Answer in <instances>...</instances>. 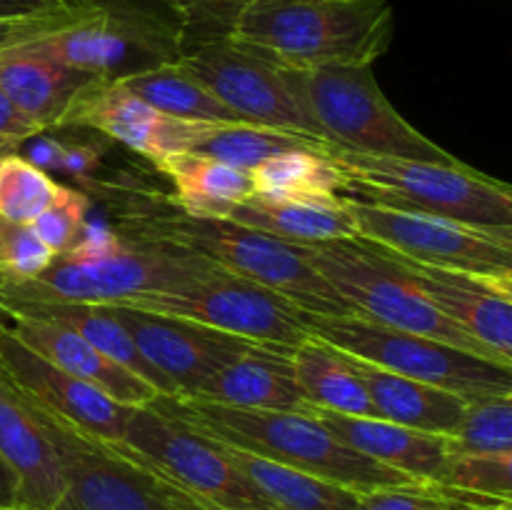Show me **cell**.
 I'll list each match as a JSON object with an SVG mask.
<instances>
[{"mask_svg":"<svg viewBox=\"0 0 512 510\" xmlns=\"http://www.w3.org/2000/svg\"><path fill=\"white\" fill-rule=\"evenodd\" d=\"M173 0H58L0 20V45L35 50L103 83H120L183 55Z\"/></svg>","mask_w":512,"mask_h":510,"instance_id":"6da1fadb","label":"cell"},{"mask_svg":"<svg viewBox=\"0 0 512 510\" xmlns=\"http://www.w3.org/2000/svg\"><path fill=\"white\" fill-rule=\"evenodd\" d=\"M213 270L218 265L178 245L140 240L118 225L88 220L78 243L55 255L38 278L0 280V298L115 305L145 293H178Z\"/></svg>","mask_w":512,"mask_h":510,"instance_id":"7a4b0ae2","label":"cell"},{"mask_svg":"<svg viewBox=\"0 0 512 510\" xmlns=\"http://www.w3.org/2000/svg\"><path fill=\"white\" fill-rule=\"evenodd\" d=\"M393 33L388 0H253L230 30L280 68L373 65Z\"/></svg>","mask_w":512,"mask_h":510,"instance_id":"3957f363","label":"cell"},{"mask_svg":"<svg viewBox=\"0 0 512 510\" xmlns=\"http://www.w3.org/2000/svg\"><path fill=\"white\" fill-rule=\"evenodd\" d=\"M118 230L140 240L178 245L210 260L225 273L270 288L305 313L353 315L328 280L308 263L300 245L225 218H193L178 210H130Z\"/></svg>","mask_w":512,"mask_h":510,"instance_id":"277c9868","label":"cell"},{"mask_svg":"<svg viewBox=\"0 0 512 510\" xmlns=\"http://www.w3.org/2000/svg\"><path fill=\"white\" fill-rule=\"evenodd\" d=\"M155 403L223 443L248 450L260 458L275 460V463L290 465L303 473L318 475L330 483L360 490V493L418 483L415 478H408L335 440L313 413L233 408V405L195 398H170V395H160Z\"/></svg>","mask_w":512,"mask_h":510,"instance_id":"5b68a950","label":"cell"},{"mask_svg":"<svg viewBox=\"0 0 512 510\" xmlns=\"http://www.w3.org/2000/svg\"><path fill=\"white\" fill-rule=\"evenodd\" d=\"M310 128L325 143L385 158L458 163L455 155L408 123L373 73V65L280 68Z\"/></svg>","mask_w":512,"mask_h":510,"instance_id":"8992f818","label":"cell"},{"mask_svg":"<svg viewBox=\"0 0 512 510\" xmlns=\"http://www.w3.org/2000/svg\"><path fill=\"white\" fill-rule=\"evenodd\" d=\"M328 158L343 170V195L365 203L440 215L480 228H512V188L458 163L385 158L330 145Z\"/></svg>","mask_w":512,"mask_h":510,"instance_id":"52a82bcc","label":"cell"},{"mask_svg":"<svg viewBox=\"0 0 512 510\" xmlns=\"http://www.w3.org/2000/svg\"><path fill=\"white\" fill-rule=\"evenodd\" d=\"M300 250L308 263L328 280L330 288L345 300L353 315L373 320L385 328L425 335L512 368L485 345L470 338L465 330L450 323L443 313H438L433 303L415 288L408 273L378 245L363 238H345L333 243L300 245Z\"/></svg>","mask_w":512,"mask_h":510,"instance_id":"ba28073f","label":"cell"},{"mask_svg":"<svg viewBox=\"0 0 512 510\" xmlns=\"http://www.w3.org/2000/svg\"><path fill=\"white\" fill-rule=\"evenodd\" d=\"M308 335L390 373L450 390L465 400L512 395V368L478 358L425 335L385 328L360 315H318L300 310Z\"/></svg>","mask_w":512,"mask_h":510,"instance_id":"9c48e42d","label":"cell"},{"mask_svg":"<svg viewBox=\"0 0 512 510\" xmlns=\"http://www.w3.org/2000/svg\"><path fill=\"white\" fill-rule=\"evenodd\" d=\"M23 400L60 465L63 490L50 510H175L163 475L123 443L98 438L33 400Z\"/></svg>","mask_w":512,"mask_h":510,"instance_id":"30bf717a","label":"cell"},{"mask_svg":"<svg viewBox=\"0 0 512 510\" xmlns=\"http://www.w3.org/2000/svg\"><path fill=\"white\" fill-rule=\"evenodd\" d=\"M358 238L435 268L512 278V228H480L440 215L348 198Z\"/></svg>","mask_w":512,"mask_h":510,"instance_id":"8fae6325","label":"cell"},{"mask_svg":"<svg viewBox=\"0 0 512 510\" xmlns=\"http://www.w3.org/2000/svg\"><path fill=\"white\" fill-rule=\"evenodd\" d=\"M115 305L193 320L268 348L293 350L308 338L298 305L220 268L193 280L178 293H145Z\"/></svg>","mask_w":512,"mask_h":510,"instance_id":"7c38bea8","label":"cell"},{"mask_svg":"<svg viewBox=\"0 0 512 510\" xmlns=\"http://www.w3.org/2000/svg\"><path fill=\"white\" fill-rule=\"evenodd\" d=\"M120 443L145 465L210 503L233 510H270L225 458L218 440L155 400L130 408Z\"/></svg>","mask_w":512,"mask_h":510,"instance_id":"4fadbf2b","label":"cell"},{"mask_svg":"<svg viewBox=\"0 0 512 510\" xmlns=\"http://www.w3.org/2000/svg\"><path fill=\"white\" fill-rule=\"evenodd\" d=\"M178 63L240 123L303 130L315 135L308 118L300 113L293 95L288 93L280 65L235 40L233 35L185 45Z\"/></svg>","mask_w":512,"mask_h":510,"instance_id":"5bb4252c","label":"cell"},{"mask_svg":"<svg viewBox=\"0 0 512 510\" xmlns=\"http://www.w3.org/2000/svg\"><path fill=\"white\" fill-rule=\"evenodd\" d=\"M113 318L133 338L150 368L160 375L165 395L193 398L195 390L223 365L258 343L173 315L108 305Z\"/></svg>","mask_w":512,"mask_h":510,"instance_id":"9a60e30c","label":"cell"},{"mask_svg":"<svg viewBox=\"0 0 512 510\" xmlns=\"http://www.w3.org/2000/svg\"><path fill=\"white\" fill-rule=\"evenodd\" d=\"M0 373L23 398L33 400L40 408L70 420L98 438L113 443L123 440L130 415L128 405L115 403L103 390L55 368L50 360L25 345L3 320H0Z\"/></svg>","mask_w":512,"mask_h":510,"instance_id":"2e32d148","label":"cell"},{"mask_svg":"<svg viewBox=\"0 0 512 510\" xmlns=\"http://www.w3.org/2000/svg\"><path fill=\"white\" fill-rule=\"evenodd\" d=\"M388 255L438 313L512 365V278L435 268L405 255Z\"/></svg>","mask_w":512,"mask_h":510,"instance_id":"e0dca14e","label":"cell"},{"mask_svg":"<svg viewBox=\"0 0 512 510\" xmlns=\"http://www.w3.org/2000/svg\"><path fill=\"white\" fill-rule=\"evenodd\" d=\"M63 128H90L125 145L150 163L185 153L200 123L170 118L120 83H90L68 113Z\"/></svg>","mask_w":512,"mask_h":510,"instance_id":"ac0fdd59","label":"cell"},{"mask_svg":"<svg viewBox=\"0 0 512 510\" xmlns=\"http://www.w3.org/2000/svg\"><path fill=\"white\" fill-rule=\"evenodd\" d=\"M0 320L25 345H30L45 360H50L55 368L103 390L115 403L138 408V405H150L155 398L163 395L148 380L130 373L128 368H123L115 360H110L108 355L100 353L98 348H93L83 335L70 330L68 325L25 313H0Z\"/></svg>","mask_w":512,"mask_h":510,"instance_id":"d6986e66","label":"cell"},{"mask_svg":"<svg viewBox=\"0 0 512 510\" xmlns=\"http://www.w3.org/2000/svg\"><path fill=\"white\" fill-rule=\"evenodd\" d=\"M318 423L348 448L408 475V478L440 483L450 458L448 435L405 428L383 418H358L330 410H310Z\"/></svg>","mask_w":512,"mask_h":510,"instance_id":"ffe728a7","label":"cell"},{"mask_svg":"<svg viewBox=\"0 0 512 510\" xmlns=\"http://www.w3.org/2000/svg\"><path fill=\"white\" fill-rule=\"evenodd\" d=\"M0 458L18 480V505L50 510L63 490L60 465L43 428L18 390L0 373Z\"/></svg>","mask_w":512,"mask_h":510,"instance_id":"44dd1931","label":"cell"},{"mask_svg":"<svg viewBox=\"0 0 512 510\" xmlns=\"http://www.w3.org/2000/svg\"><path fill=\"white\" fill-rule=\"evenodd\" d=\"M193 398L233 408L310 413L295 380L290 350L268 345H255L230 360L195 390Z\"/></svg>","mask_w":512,"mask_h":510,"instance_id":"7402d4cb","label":"cell"},{"mask_svg":"<svg viewBox=\"0 0 512 510\" xmlns=\"http://www.w3.org/2000/svg\"><path fill=\"white\" fill-rule=\"evenodd\" d=\"M90 83L95 78L48 55L0 45V90L43 130L63 128Z\"/></svg>","mask_w":512,"mask_h":510,"instance_id":"603a6c76","label":"cell"},{"mask_svg":"<svg viewBox=\"0 0 512 510\" xmlns=\"http://www.w3.org/2000/svg\"><path fill=\"white\" fill-rule=\"evenodd\" d=\"M345 355L353 363L358 378L363 380L378 418L405 425V428L425 430V433L448 435V438L458 430L465 405H468L465 398L450 393V390L390 373V370L378 368V365L355 358L350 353Z\"/></svg>","mask_w":512,"mask_h":510,"instance_id":"cb8c5ba5","label":"cell"},{"mask_svg":"<svg viewBox=\"0 0 512 510\" xmlns=\"http://www.w3.org/2000/svg\"><path fill=\"white\" fill-rule=\"evenodd\" d=\"M225 220L260 230L293 245H320L333 240L358 238L355 218L345 195L335 198L278 200L250 195L235 205Z\"/></svg>","mask_w":512,"mask_h":510,"instance_id":"d4e9b609","label":"cell"},{"mask_svg":"<svg viewBox=\"0 0 512 510\" xmlns=\"http://www.w3.org/2000/svg\"><path fill=\"white\" fill-rule=\"evenodd\" d=\"M213 438V435H210ZM218 440V438H215ZM225 458L248 480L270 510H355L360 490L330 483L318 475L303 473L290 465L260 458L243 448L218 440Z\"/></svg>","mask_w":512,"mask_h":510,"instance_id":"484cf974","label":"cell"},{"mask_svg":"<svg viewBox=\"0 0 512 510\" xmlns=\"http://www.w3.org/2000/svg\"><path fill=\"white\" fill-rule=\"evenodd\" d=\"M155 170L173 185L168 203L193 218H228L235 205L255 195L250 173L208 155H170Z\"/></svg>","mask_w":512,"mask_h":510,"instance_id":"4316f807","label":"cell"},{"mask_svg":"<svg viewBox=\"0 0 512 510\" xmlns=\"http://www.w3.org/2000/svg\"><path fill=\"white\" fill-rule=\"evenodd\" d=\"M295 380L310 410H330L358 418H378L363 380L343 350L308 335L290 350Z\"/></svg>","mask_w":512,"mask_h":510,"instance_id":"83f0119b","label":"cell"},{"mask_svg":"<svg viewBox=\"0 0 512 510\" xmlns=\"http://www.w3.org/2000/svg\"><path fill=\"white\" fill-rule=\"evenodd\" d=\"M330 143L315 138V135L303 133V130L288 128H268V125L253 123H200L190 140L185 153L208 155V158L223 160L233 168L250 170L273 155L285 153V150H325Z\"/></svg>","mask_w":512,"mask_h":510,"instance_id":"f1b7e54d","label":"cell"},{"mask_svg":"<svg viewBox=\"0 0 512 510\" xmlns=\"http://www.w3.org/2000/svg\"><path fill=\"white\" fill-rule=\"evenodd\" d=\"M83 133L75 135V128L43 130L20 148V155L48 175H65L73 180V188L93 198L108 190L100 173H103L105 155L113 148V140L90 128H83Z\"/></svg>","mask_w":512,"mask_h":510,"instance_id":"f546056e","label":"cell"},{"mask_svg":"<svg viewBox=\"0 0 512 510\" xmlns=\"http://www.w3.org/2000/svg\"><path fill=\"white\" fill-rule=\"evenodd\" d=\"M123 88L158 113L190 123H240L220 100H215L180 63H165L120 80Z\"/></svg>","mask_w":512,"mask_h":510,"instance_id":"4dcf8cb0","label":"cell"},{"mask_svg":"<svg viewBox=\"0 0 512 510\" xmlns=\"http://www.w3.org/2000/svg\"><path fill=\"white\" fill-rule=\"evenodd\" d=\"M253 193L263 198L305 200L343 195V170L320 150H285L250 170Z\"/></svg>","mask_w":512,"mask_h":510,"instance_id":"1f68e13d","label":"cell"},{"mask_svg":"<svg viewBox=\"0 0 512 510\" xmlns=\"http://www.w3.org/2000/svg\"><path fill=\"white\" fill-rule=\"evenodd\" d=\"M450 453H512V395L468 400Z\"/></svg>","mask_w":512,"mask_h":510,"instance_id":"d6a6232c","label":"cell"},{"mask_svg":"<svg viewBox=\"0 0 512 510\" xmlns=\"http://www.w3.org/2000/svg\"><path fill=\"white\" fill-rule=\"evenodd\" d=\"M58 190V180L23 155L0 158V218L33 223Z\"/></svg>","mask_w":512,"mask_h":510,"instance_id":"836d02e7","label":"cell"},{"mask_svg":"<svg viewBox=\"0 0 512 510\" xmlns=\"http://www.w3.org/2000/svg\"><path fill=\"white\" fill-rule=\"evenodd\" d=\"M440 483L512 500V453H450Z\"/></svg>","mask_w":512,"mask_h":510,"instance_id":"e575fe53","label":"cell"},{"mask_svg":"<svg viewBox=\"0 0 512 510\" xmlns=\"http://www.w3.org/2000/svg\"><path fill=\"white\" fill-rule=\"evenodd\" d=\"M90 208H93V198L88 193L73 188V185L58 183L50 203L30 225L40 235V240L58 255L78 243L90 220Z\"/></svg>","mask_w":512,"mask_h":510,"instance_id":"d590c367","label":"cell"},{"mask_svg":"<svg viewBox=\"0 0 512 510\" xmlns=\"http://www.w3.org/2000/svg\"><path fill=\"white\" fill-rule=\"evenodd\" d=\"M55 253L40 240L30 223L0 218V280L25 283L53 263Z\"/></svg>","mask_w":512,"mask_h":510,"instance_id":"8d00e7d4","label":"cell"},{"mask_svg":"<svg viewBox=\"0 0 512 510\" xmlns=\"http://www.w3.org/2000/svg\"><path fill=\"white\" fill-rule=\"evenodd\" d=\"M355 510H453V488L443 483H408L360 493Z\"/></svg>","mask_w":512,"mask_h":510,"instance_id":"74e56055","label":"cell"},{"mask_svg":"<svg viewBox=\"0 0 512 510\" xmlns=\"http://www.w3.org/2000/svg\"><path fill=\"white\" fill-rule=\"evenodd\" d=\"M253 0H173L185 20L183 48L198 40L223 38L230 35L235 20Z\"/></svg>","mask_w":512,"mask_h":510,"instance_id":"f35d334b","label":"cell"},{"mask_svg":"<svg viewBox=\"0 0 512 510\" xmlns=\"http://www.w3.org/2000/svg\"><path fill=\"white\" fill-rule=\"evenodd\" d=\"M38 133H43V128L0 90V158L20 153V148Z\"/></svg>","mask_w":512,"mask_h":510,"instance_id":"ab89813d","label":"cell"},{"mask_svg":"<svg viewBox=\"0 0 512 510\" xmlns=\"http://www.w3.org/2000/svg\"><path fill=\"white\" fill-rule=\"evenodd\" d=\"M163 480H165V493H168L170 505H173L175 510H233V508H223V505L210 503V500H205V498H200V495L190 493V490L180 488L178 483L168 480L165 475H163Z\"/></svg>","mask_w":512,"mask_h":510,"instance_id":"60d3db41","label":"cell"},{"mask_svg":"<svg viewBox=\"0 0 512 510\" xmlns=\"http://www.w3.org/2000/svg\"><path fill=\"white\" fill-rule=\"evenodd\" d=\"M50 3H58V0H0V20L33 13V10L45 8Z\"/></svg>","mask_w":512,"mask_h":510,"instance_id":"b9f144b4","label":"cell"},{"mask_svg":"<svg viewBox=\"0 0 512 510\" xmlns=\"http://www.w3.org/2000/svg\"><path fill=\"white\" fill-rule=\"evenodd\" d=\"M0 505H18V480L0 458Z\"/></svg>","mask_w":512,"mask_h":510,"instance_id":"7bdbcfd3","label":"cell"},{"mask_svg":"<svg viewBox=\"0 0 512 510\" xmlns=\"http://www.w3.org/2000/svg\"><path fill=\"white\" fill-rule=\"evenodd\" d=\"M0 510H30V508H23V505H0Z\"/></svg>","mask_w":512,"mask_h":510,"instance_id":"ee69618b","label":"cell"}]
</instances>
